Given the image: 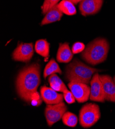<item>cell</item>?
I'll list each match as a JSON object with an SVG mask.
<instances>
[{
  "label": "cell",
  "mask_w": 115,
  "mask_h": 129,
  "mask_svg": "<svg viewBox=\"0 0 115 129\" xmlns=\"http://www.w3.org/2000/svg\"><path fill=\"white\" fill-rule=\"evenodd\" d=\"M41 82L40 67L38 63L27 66L19 72L16 78L17 92L21 99L31 103L33 95L37 92Z\"/></svg>",
  "instance_id": "obj_1"
},
{
  "label": "cell",
  "mask_w": 115,
  "mask_h": 129,
  "mask_svg": "<svg viewBox=\"0 0 115 129\" xmlns=\"http://www.w3.org/2000/svg\"><path fill=\"white\" fill-rule=\"evenodd\" d=\"M109 49V44L106 39L98 38L86 46L81 53V57L91 65H97L106 60Z\"/></svg>",
  "instance_id": "obj_2"
},
{
  "label": "cell",
  "mask_w": 115,
  "mask_h": 129,
  "mask_svg": "<svg viewBox=\"0 0 115 129\" xmlns=\"http://www.w3.org/2000/svg\"><path fill=\"white\" fill-rule=\"evenodd\" d=\"M101 71L89 67L78 59H74L66 67L65 78L69 82H78L88 84L93 76Z\"/></svg>",
  "instance_id": "obj_3"
},
{
  "label": "cell",
  "mask_w": 115,
  "mask_h": 129,
  "mask_svg": "<svg viewBox=\"0 0 115 129\" xmlns=\"http://www.w3.org/2000/svg\"><path fill=\"white\" fill-rule=\"evenodd\" d=\"M100 117L99 106L93 103H88L84 105L80 111V124L84 128H89L98 121Z\"/></svg>",
  "instance_id": "obj_4"
},
{
  "label": "cell",
  "mask_w": 115,
  "mask_h": 129,
  "mask_svg": "<svg viewBox=\"0 0 115 129\" xmlns=\"http://www.w3.org/2000/svg\"><path fill=\"white\" fill-rule=\"evenodd\" d=\"M68 108L64 102H61L58 104L47 105L45 109V116L48 126H52L61 119L67 111Z\"/></svg>",
  "instance_id": "obj_5"
},
{
  "label": "cell",
  "mask_w": 115,
  "mask_h": 129,
  "mask_svg": "<svg viewBox=\"0 0 115 129\" xmlns=\"http://www.w3.org/2000/svg\"><path fill=\"white\" fill-rule=\"evenodd\" d=\"M68 86L76 100L80 104L84 103L89 99L90 87L88 84L78 82H69Z\"/></svg>",
  "instance_id": "obj_6"
},
{
  "label": "cell",
  "mask_w": 115,
  "mask_h": 129,
  "mask_svg": "<svg viewBox=\"0 0 115 129\" xmlns=\"http://www.w3.org/2000/svg\"><path fill=\"white\" fill-rule=\"evenodd\" d=\"M34 53V45L32 43H20L12 54V59L16 61L29 62Z\"/></svg>",
  "instance_id": "obj_7"
},
{
  "label": "cell",
  "mask_w": 115,
  "mask_h": 129,
  "mask_svg": "<svg viewBox=\"0 0 115 129\" xmlns=\"http://www.w3.org/2000/svg\"><path fill=\"white\" fill-rule=\"evenodd\" d=\"M99 75L98 73H96L93 76L90 81V94L89 98L93 101L104 102L105 95Z\"/></svg>",
  "instance_id": "obj_8"
},
{
  "label": "cell",
  "mask_w": 115,
  "mask_h": 129,
  "mask_svg": "<svg viewBox=\"0 0 115 129\" xmlns=\"http://www.w3.org/2000/svg\"><path fill=\"white\" fill-rule=\"evenodd\" d=\"M103 0H83L79 5L81 15L86 17L97 14L103 6Z\"/></svg>",
  "instance_id": "obj_9"
},
{
  "label": "cell",
  "mask_w": 115,
  "mask_h": 129,
  "mask_svg": "<svg viewBox=\"0 0 115 129\" xmlns=\"http://www.w3.org/2000/svg\"><path fill=\"white\" fill-rule=\"evenodd\" d=\"M106 101L115 102V83L111 77L107 75H100Z\"/></svg>",
  "instance_id": "obj_10"
},
{
  "label": "cell",
  "mask_w": 115,
  "mask_h": 129,
  "mask_svg": "<svg viewBox=\"0 0 115 129\" xmlns=\"http://www.w3.org/2000/svg\"><path fill=\"white\" fill-rule=\"evenodd\" d=\"M40 94L42 100L47 105L58 104L63 100V95L57 93L53 88L45 86L41 87Z\"/></svg>",
  "instance_id": "obj_11"
},
{
  "label": "cell",
  "mask_w": 115,
  "mask_h": 129,
  "mask_svg": "<svg viewBox=\"0 0 115 129\" xmlns=\"http://www.w3.org/2000/svg\"><path fill=\"white\" fill-rule=\"evenodd\" d=\"M73 57V54L69 43L67 42L60 43L56 55L57 61L60 63H67L71 61Z\"/></svg>",
  "instance_id": "obj_12"
},
{
  "label": "cell",
  "mask_w": 115,
  "mask_h": 129,
  "mask_svg": "<svg viewBox=\"0 0 115 129\" xmlns=\"http://www.w3.org/2000/svg\"><path fill=\"white\" fill-rule=\"evenodd\" d=\"M63 13L58 8L57 5L51 8L45 15L40 25L41 26L52 23L60 21L62 17Z\"/></svg>",
  "instance_id": "obj_13"
},
{
  "label": "cell",
  "mask_w": 115,
  "mask_h": 129,
  "mask_svg": "<svg viewBox=\"0 0 115 129\" xmlns=\"http://www.w3.org/2000/svg\"><path fill=\"white\" fill-rule=\"evenodd\" d=\"M48 81L51 87L56 92L64 93L68 91L64 83L55 74H52L49 76Z\"/></svg>",
  "instance_id": "obj_14"
},
{
  "label": "cell",
  "mask_w": 115,
  "mask_h": 129,
  "mask_svg": "<svg viewBox=\"0 0 115 129\" xmlns=\"http://www.w3.org/2000/svg\"><path fill=\"white\" fill-rule=\"evenodd\" d=\"M36 52L44 58L49 56L50 44L45 39H40L36 42L35 45Z\"/></svg>",
  "instance_id": "obj_15"
},
{
  "label": "cell",
  "mask_w": 115,
  "mask_h": 129,
  "mask_svg": "<svg viewBox=\"0 0 115 129\" xmlns=\"http://www.w3.org/2000/svg\"><path fill=\"white\" fill-rule=\"evenodd\" d=\"M57 6L63 14L67 15L73 16L76 14L74 4L70 0H62L57 4Z\"/></svg>",
  "instance_id": "obj_16"
},
{
  "label": "cell",
  "mask_w": 115,
  "mask_h": 129,
  "mask_svg": "<svg viewBox=\"0 0 115 129\" xmlns=\"http://www.w3.org/2000/svg\"><path fill=\"white\" fill-rule=\"evenodd\" d=\"M55 73L62 74V71L57 63L55 61L54 59H52L48 62L45 67L43 72L44 78L46 79L48 76Z\"/></svg>",
  "instance_id": "obj_17"
},
{
  "label": "cell",
  "mask_w": 115,
  "mask_h": 129,
  "mask_svg": "<svg viewBox=\"0 0 115 129\" xmlns=\"http://www.w3.org/2000/svg\"><path fill=\"white\" fill-rule=\"evenodd\" d=\"M62 122L65 125L74 127L78 124V118L76 115L70 112H66L62 117Z\"/></svg>",
  "instance_id": "obj_18"
},
{
  "label": "cell",
  "mask_w": 115,
  "mask_h": 129,
  "mask_svg": "<svg viewBox=\"0 0 115 129\" xmlns=\"http://www.w3.org/2000/svg\"><path fill=\"white\" fill-rule=\"evenodd\" d=\"M60 0H44L42 6V13L45 15L46 13L52 7L58 4Z\"/></svg>",
  "instance_id": "obj_19"
},
{
  "label": "cell",
  "mask_w": 115,
  "mask_h": 129,
  "mask_svg": "<svg viewBox=\"0 0 115 129\" xmlns=\"http://www.w3.org/2000/svg\"><path fill=\"white\" fill-rule=\"evenodd\" d=\"M85 47V44L82 42H76L73 44L71 50L73 54H77L82 53Z\"/></svg>",
  "instance_id": "obj_20"
},
{
  "label": "cell",
  "mask_w": 115,
  "mask_h": 129,
  "mask_svg": "<svg viewBox=\"0 0 115 129\" xmlns=\"http://www.w3.org/2000/svg\"><path fill=\"white\" fill-rule=\"evenodd\" d=\"M42 97L37 92L35 93L31 98V104L33 106L38 107L40 106L42 103Z\"/></svg>",
  "instance_id": "obj_21"
},
{
  "label": "cell",
  "mask_w": 115,
  "mask_h": 129,
  "mask_svg": "<svg viewBox=\"0 0 115 129\" xmlns=\"http://www.w3.org/2000/svg\"><path fill=\"white\" fill-rule=\"evenodd\" d=\"M63 98L65 100L66 102L68 104H72L75 103V98L71 91H67L64 93H63Z\"/></svg>",
  "instance_id": "obj_22"
},
{
  "label": "cell",
  "mask_w": 115,
  "mask_h": 129,
  "mask_svg": "<svg viewBox=\"0 0 115 129\" xmlns=\"http://www.w3.org/2000/svg\"><path fill=\"white\" fill-rule=\"evenodd\" d=\"M70 1H71L74 4H77L78 3H80L81 2L83 1V0H70Z\"/></svg>",
  "instance_id": "obj_23"
},
{
  "label": "cell",
  "mask_w": 115,
  "mask_h": 129,
  "mask_svg": "<svg viewBox=\"0 0 115 129\" xmlns=\"http://www.w3.org/2000/svg\"><path fill=\"white\" fill-rule=\"evenodd\" d=\"M113 81H114V82L115 83V76L114 77V78H113Z\"/></svg>",
  "instance_id": "obj_24"
}]
</instances>
